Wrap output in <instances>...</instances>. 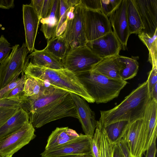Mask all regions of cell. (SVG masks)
Returning <instances> with one entry per match:
<instances>
[{
	"mask_svg": "<svg viewBox=\"0 0 157 157\" xmlns=\"http://www.w3.org/2000/svg\"><path fill=\"white\" fill-rule=\"evenodd\" d=\"M20 107L27 113L34 128L65 117L78 118L70 93L47 84L36 98L26 97Z\"/></svg>",
	"mask_w": 157,
	"mask_h": 157,
	"instance_id": "obj_1",
	"label": "cell"
},
{
	"mask_svg": "<svg viewBox=\"0 0 157 157\" xmlns=\"http://www.w3.org/2000/svg\"><path fill=\"white\" fill-rule=\"evenodd\" d=\"M149 98L147 80L133 90L113 108L101 111L99 121L103 127L120 121L129 123L142 119Z\"/></svg>",
	"mask_w": 157,
	"mask_h": 157,
	"instance_id": "obj_2",
	"label": "cell"
},
{
	"mask_svg": "<svg viewBox=\"0 0 157 157\" xmlns=\"http://www.w3.org/2000/svg\"><path fill=\"white\" fill-rule=\"evenodd\" d=\"M23 72L55 88L78 95L89 103L95 102L77 76L66 69H54L35 65L29 62L27 58Z\"/></svg>",
	"mask_w": 157,
	"mask_h": 157,
	"instance_id": "obj_3",
	"label": "cell"
},
{
	"mask_svg": "<svg viewBox=\"0 0 157 157\" xmlns=\"http://www.w3.org/2000/svg\"><path fill=\"white\" fill-rule=\"evenodd\" d=\"M88 94L97 104L106 103L118 97L128 83L90 70L76 75Z\"/></svg>",
	"mask_w": 157,
	"mask_h": 157,
	"instance_id": "obj_4",
	"label": "cell"
},
{
	"mask_svg": "<svg viewBox=\"0 0 157 157\" xmlns=\"http://www.w3.org/2000/svg\"><path fill=\"white\" fill-rule=\"evenodd\" d=\"M29 51L25 43L12 47L11 52L0 64V90L16 79L23 72Z\"/></svg>",
	"mask_w": 157,
	"mask_h": 157,
	"instance_id": "obj_5",
	"label": "cell"
},
{
	"mask_svg": "<svg viewBox=\"0 0 157 157\" xmlns=\"http://www.w3.org/2000/svg\"><path fill=\"white\" fill-rule=\"evenodd\" d=\"M102 59L86 45L70 49L62 63L64 68L76 75L91 70Z\"/></svg>",
	"mask_w": 157,
	"mask_h": 157,
	"instance_id": "obj_6",
	"label": "cell"
},
{
	"mask_svg": "<svg viewBox=\"0 0 157 157\" xmlns=\"http://www.w3.org/2000/svg\"><path fill=\"white\" fill-rule=\"evenodd\" d=\"M85 9L81 3L75 8L74 18L67 20L65 30L61 35L70 49L86 46L88 42L85 31Z\"/></svg>",
	"mask_w": 157,
	"mask_h": 157,
	"instance_id": "obj_7",
	"label": "cell"
},
{
	"mask_svg": "<svg viewBox=\"0 0 157 157\" xmlns=\"http://www.w3.org/2000/svg\"><path fill=\"white\" fill-rule=\"evenodd\" d=\"M35 129L29 121L18 130L0 140V155H13L36 136Z\"/></svg>",
	"mask_w": 157,
	"mask_h": 157,
	"instance_id": "obj_8",
	"label": "cell"
},
{
	"mask_svg": "<svg viewBox=\"0 0 157 157\" xmlns=\"http://www.w3.org/2000/svg\"><path fill=\"white\" fill-rule=\"evenodd\" d=\"M84 21L86 36L88 42L112 31L108 17L100 11L85 8Z\"/></svg>",
	"mask_w": 157,
	"mask_h": 157,
	"instance_id": "obj_9",
	"label": "cell"
},
{
	"mask_svg": "<svg viewBox=\"0 0 157 157\" xmlns=\"http://www.w3.org/2000/svg\"><path fill=\"white\" fill-rule=\"evenodd\" d=\"M92 139L85 134H80V136L74 140L57 148L45 150L40 155L41 157H56L71 155H91Z\"/></svg>",
	"mask_w": 157,
	"mask_h": 157,
	"instance_id": "obj_10",
	"label": "cell"
},
{
	"mask_svg": "<svg viewBox=\"0 0 157 157\" xmlns=\"http://www.w3.org/2000/svg\"><path fill=\"white\" fill-rule=\"evenodd\" d=\"M122 138L128 144L130 156L142 157L145 142L143 119L129 123Z\"/></svg>",
	"mask_w": 157,
	"mask_h": 157,
	"instance_id": "obj_11",
	"label": "cell"
},
{
	"mask_svg": "<svg viewBox=\"0 0 157 157\" xmlns=\"http://www.w3.org/2000/svg\"><path fill=\"white\" fill-rule=\"evenodd\" d=\"M141 19L142 30L150 37L157 31V0H133Z\"/></svg>",
	"mask_w": 157,
	"mask_h": 157,
	"instance_id": "obj_12",
	"label": "cell"
},
{
	"mask_svg": "<svg viewBox=\"0 0 157 157\" xmlns=\"http://www.w3.org/2000/svg\"><path fill=\"white\" fill-rule=\"evenodd\" d=\"M127 0H121L118 7L109 17L113 33L125 50L129 37V32L127 14Z\"/></svg>",
	"mask_w": 157,
	"mask_h": 157,
	"instance_id": "obj_13",
	"label": "cell"
},
{
	"mask_svg": "<svg viewBox=\"0 0 157 157\" xmlns=\"http://www.w3.org/2000/svg\"><path fill=\"white\" fill-rule=\"evenodd\" d=\"M86 45L100 58L119 55L121 44L113 31L96 40L88 42Z\"/></svg>",
	"mask_w": 157,
	"mask_h": 157,
	"instance_id": "obj_14",
	"label": "cell"
},
{
	"mask_svg": "<svg viewBox=\"0 0 157 157\" xmlns=\"http://www.w3.org/2000/svg\"><path fill=\"white\" fill-rule=\"evenodd\" d=\"M73 99L85 135L92 138L97 126V121L94 112L92 111L86 101L79 95L70 93Z\"/></svg>",
	"mask_w": 157,
	"mask_h": 157,
	"instance_id": "obj_15",
	"label": "cell"
},
{
	"mask_svg": "<svg viewBox=\"0 0 157 157\" xmlns=\"http://www.w3.org/2000/svg\"><path fill=\"white\" fill-rule=\"evenodd\" d=\"M23 19L25 44L29 52L35 49L34 44L40 19L34 8L30 4L22 6Z\"/></svg>",
	"mask_w": 157,
	"mask_h": 157,
	"instance_id": "obj_16",
	"label": "cell"
},
{
	"mask_svg": "<svg viewBox=\"0 0 157 157\" xmlns=\"http://www.w3.org/2000/svg\"><path fill=\"white\" fill-rule=\"evenodd\" d=\"M143 124L145 131V142L144 153L157 136V101L149 98L143 117Z\"/></svg>",
	"mask_w": 157,
	"mask_h": 157,
	"instance_id": "obj_17",
	"label": "cell"
},
{
	"mask_svg": "<svg viewBox=\"0 0 157 157\" xmlns=\"http://www.w3.org/2000/svg\"><path fill=\"white\" fill-rule=\"evenodd\" d=\"M80 135L75 130L68 127H57L49 136L45 150L63 145L77 139Z\"/></svg>",
	"mask_w": 157,
	"mask_h": 157,
	"instance_id": "obj_18",
	"label": "cell"
},
{
	"mask_svg": "<svg viewBox=\"0 0 157 157\" xmlns=\"http://www.w3.org/2000/svg\"><path fill=\"white\" fill-rule=\"evenodd\" d=\"M119 55L102 59L91 70L112 79L121 80L119 74L121 66Z\"/></svg>",
	"mask_w": 157,
	"mask_h": 157,
	"instance_id": "obj_19",
	"label": "cell"
},
{
	"mask_svg": "<svg viewBox=\"0 0 157 157\" xmlns=\"http://www.w3.org/2000/svg\"><path fill=\"white\" fill-rule=\"evenodd\" d=\"M27 58L33 64L54 69L64 68L62 61L46 50L34 49Z\"/></svg>",
	"mask_w": 157,
	"mask_h": 157,
	"instance_id": "obj_20",
	"label": "cell"
},
{
	"mask_svg": "<svg viewBox=\"0 0 157 157\" xmlns=\"http://www.w3.org/2000/svg\"><path fill=\"white\" fill-rule=\"evenodd\" d=\"M29 121L27 113L20 107L13 115L0 127V140L16 132Z\"/></svg>",
	"mask_w": 157,
	"mask_h": 157,
	"instance_id": "obj_21",
	"label": "cell"
},
{
	"mask_svg": "<svg viewBox=\"0 0 157 157\" xmlns=\"http://www.w3.org/2000/svg\"><path fill=\"white\" fill-rule=\"evenodd\" d=\"M59 0H54L49 16L46 18L40 20L42 24L40 30L48 40L56 36L59 19Z\"/></svg>",
	"mask_w": 157,
	"mask_h": 157,
	"instance_id": "obj_22",
	"label": "cell"
},
{
	"mask_svg": "<svg viewBox=\"0 0 157 157\" xmlns=\"http://www.w3.org/2000/svg\"><path fill=\"white\" fill-rule=\"evenodd\" d=\"M120 68L119 75L124 81L130 79L137 74L139 64L137 57L132 56L131 58L119 55Z\"/></svg>",
	"mask_w": 157,
	"mask_h": 157,
	"instance_id": "obj_23",
	"label": "cell"
},
{
	"mask_svg": "<svg viewBox=\"0 0 157 157\" xmlns=\"http://www.w3.org/2000/svg\"><path fill=\"white\" fill-rule=\"evenodd\" d=\"M45 48L62 61L70 49L67 43L61 35L48 40L47 45Z\"/></svg>",
	"mask_w": 157,
	"mask_h": 157,
	"instance_id": "obj_24",
	"label": "cell"
},
{
	"mask_svg": "<svg viewBox=\"0 0 157 157\" xmlns=\"http://www.w3.org/2000/svg\"><path fill=\"white\" fill-rule=\"evenodd\" d=\"M127 14L130 35L138 34L143 30V26L133 0H127Z\"/></svg>",
	"mask_w": 157,
	"mask_h": 157,
	"instance_id": "obj_25",
	"label": "cell"
},
{
	"mask_svg": "<svg viewBox=\"0 0 157 157\" xmlns=\"http://www.w3.org/2000/svg\"><path fill=\"white\" fill-rule=\"evenodd\" d=\"M25 75L23 90L24 95L30 98H36L39 95L46 84L41 80L25 74Z\"/></svg>",
	"mask_w": 157,
	"mask_h": 157,
	"instance_id": "obj_26",
	"label": "cell"
},
{
	"mask_svg": "<svg viewBox=\"0 0 157 157\" xmlns=\"http://www.w3.org/2000/svg\"><path fill=\"white\" fill-rule=\"evenodd\" d=\"M157 31L152 37L150 36L142 31L138 34L140 40L148 49V60L152 67L157 66Z\"/></svg>",
	"mask_w": 157,
	"mask_h": 157,
	"instance_id": "obj_27",
	"label": "cell"
},
{
	"mask_svg": "<svg viewBox=\"0 0 157 157\" xmlns=\"http://www.w3.org/2000/svg\"><path fill=\"white\" fill-rule=\"evenodd\" d=\"M129 123L126 121H120L104 127L109 138L112 143L116 144L122 138Z\"/></svg>",
	"mask_w": 157,
	"mask_h": 157,
	"instance_id": "obj_28",
	"label": "cell"
},
{
	"mask_svg": "<svg viewBox=\"0 0 157 157\" xmlns=\"http://www.w3.org/2000/svg\"><path fill=\"white\" fill-rule=\"evenodd\" d=\"M99 129L100 157H113L114 144L109 138L104 127L97 121Z\"/></svg>",
	"mask_w": 157,
	"mask_h": 157,
	"instance_id": "obj_29",
	"label": "cell"
},
{
	"mask_svg": "<svg viewBox=\"0 0 157 157\" xmlns=\"http://www.w3.org/2000/svg\"><path fill=\"white\" fill-rule=\"evenodd\" d=\"M69 8L66 0H59V16L56 36L61 35L65 30L67 21V13Z\"/></svg>",
	"mask_w": 157,
	"mask_h": 157,
	"instance_id": "obj_30",
	"label": "cell"
},
{
	"mask_svg": "<svg viewBox=\"0 0 157 157\" xmlns=\"http://www.w3.org/2000/svg\"><path fill=\"white\" fill-rule=\"evenodd\" d=\"M121 0H101V12L109 17L118 7Z\"/></svg>",
	"mask_w": 157,
	"mask_h": 157,
	"instance_id": "obj_31",
	"label": "cell"
},
{
	"mask_svg": "<svg viewBox=\"0 0 157 157\" xmlns=\"http://www.w3.org/2000/svg\"><path fill=\"white\" fill-rule=\"evenodd\" d=\"M20 108L18 106L0 107V127L13 115Z\"/></svg>",
	"mask_w": 157,
	"mask_h": 157,
	"instance_id": "obj_32",
	"label": "cell"
},
{
	"mask_svg": "<svg viewBox=\"0 0 157 157\" xmlns=\"http://www.w3.org/2000/svg\"><path fill=\"white\" fill-rule=\"evenodd\" d=\"M12 49L10 44L2 35L0 37V64L9 56Z\"/></svg>",
	"mask_w": 157,
	"mask_h": 157,
	"instance_id": "obj_33",
	"label": "cell"
},
{
	"mask_svg": "<svg viewBox=\"0 0 157 157\" xmlns=\"http://www.w3.org/2000/svg\"><path fill=\"white\" fill-rule=\"evenodd\" d=\"M99 133V128L97 124L95 131L91 142V150L92 157H100Z\"/></svg>",
	"mask_w": 157,
	"mask_h": 157,
	"instance_id": "obj_34",
	"label": "cell"
},
{
	"mask_svg": "<svg viewBox=\"0 0 157 157\" xmlns=\"http://www.w3.org/2000/svg\"><path fill=\"white\" fill-rule=\"evenodd\" d=\"M25 81V77L24 79L15 87L6 94L2 98L22 97L25 96L23 92Z\"/></svg>",
	"mask_w": 157,
	"mask_h": 157,
	"instance_id": "obj_35",
	"label": "cell"
},
{
	"mask_svg": "<svg viewBox=\"0 0 157 157\" xmlns=\"http://www.w3.org/2000/svg\"><path fill=\"white\" fill-rule=\"evenodd\" d=\"M22 100V98L21 97L0 98V107L5 106L21 107Z\"/></svg>",
	"mask_w": 157,
	"mask_h": 157,
	"instance_id": "obj_36",
	"label": "cell"
},
{
	"mask_svg": "<svg viewBox=\"0 0 157 157\" xmlns=\"http://www.w3.org/2000/svg\"><path fill=\"white\" fill-rule=\"evenodd\" d=\"M25 75L24 72L22 73L21 78H18L10 83L4 87L0 90V98L6 93L9 92L20 83L25 78Z\"/></svg>",
	"mask_w": 157,
	"mask_h": 157,
	"instance_id": "obj_37",
	"label": "cell"
},
{
	"mask_svg": "<svg viewBox=\"0 0 157 157\" xmlns=\"http://www.w3.org/2000/svg\"><path fill=\"white\" fill-rule=\"evenodd\" d=\"M147 81L149 94L154 86L157 83V66L152 67L148 73Z\"/></svg>",
	"mask_w": 157,
	"mask_h": 157,
	"instance_id": "obj_38",
	"label": "cell"
},
{
	"mask_svg": "<svg viewBox=\"0 0 157 157\" xmlns=\"http://www.w3.org/2000/svg\"><path fill=\"white\" fill-rule=\"evenodd\" d=\"M81 3L86 9L100 11L101 0H81Z\"/></svg>",
	"mask_w": 157,
	"mask_h": 157,
	"instance_id": "obj_39",
	"label": "cell"
},
{
	"mask_svg": "<svg viewBox=\"0 0 157 157\" xmlns=\"http://www.w3.org/2000/svg\"><path fill=\"white\" fill-rule=\"evenodd\" d=\"M54 0H44L40 16V20L48 17L50 15Z\"/></svg>",
	"mask_w": 157,
	"mask_h": 157,
	"instance_id": "obj_40",
	"label": "cell"
},
{
	"mask_svg": "<svg viewBox=\"0 0 157 157\" xmlns=\"http://www.w3.org/2000/svg\"><path fill=\"white\" fill-rule=\"evenodd\" d=\"M125 157H130V152L126 142L123 139L117 144Z\"/></svg>",
	"mask_w": 157,
	"mask_h": 157,
	"instance_id": "obj_41",
	"label": "cell"
},
{
	"mask_svg": "<svg viewBox=\"0 0 157 157\" xmlns=\"http://www.w3.org/2000/svg\"><path fill=\"white\" fill-rule=\"evenodd\" d=\"M157 136H155L151 146L146 151L145 157H155L157 151L156 146V140Z\"/></svg>",
	"mask_w": 157,
	"mask_h": 157,
	"instance_id": "obj_42",
	"label": "cell"
},
{
	"mask_svg": "<svg viewBox=\"0 0 157 157\" xmlns=\"http://www.w3.org/2000/svg\"><path fill=\"white\" fill-rule=\"evenodd\" d=\"M44 0H32L29 4L35 9L40 19L41 11Z\"/></svg>",
	"mask_w": 157,
	"mask_h": 157,
	"instance_id": "obj_43",
	"label": "cell"
},
{
	"mask_svg": "<svg viewBox=\"0 0 157 157\" xmlns=\"http://www.w3.org/2000/svg\"><path fill=\"white\" fill-rule=\"evenodd\" d=\"M14 7V0H0V8L9 9Z\"/></svg>",
	"mask_w": 157,
	"mask_h": 157,
	"instance_id": "obj_44",
	"label": "cell"
},
{
	"mask_svg": "<svg viewBox=\"0 0 157 157\" xmlns=\"http://www.w3.org/2000/svg\"><path fill=\"white\" fill-rule=\"evenodd\" d=\"M113 157H125L117 144L114 145Z\"/></svg>",
	"mask_w": 157,
	"mask_h": 157,
	"instance_id": "obj_45",
	"label": "cell"
},
{
	"mask_svg": "<svg viewBox=\"0 0 157 157\" xmlns=\"http://www.w3.org/2000/svg\"><path fill=\"white\" fill-rule=\"evenodd\" d=\"M149 98L157 101V83L154 86L149 94Z\"/></svg>",
	"mask_w": 157,
	"mask_h": 157,
	"instance_id": "obj_46",
	"label": "cell"
},
{
	"mask_svg": "<svg viewBox=\"0 0 157 157\" xmlns=\"http://www.w3.org/2000/svg\"><path fill=\"white\" fill-rule=\"evenodd\" d=\"M70 7H76L81 4V0H66Z\"/></svg>",
	"mask_w": 157,
	"mask_h": 157,
	"instance_id": "obj_47",
	"label": "cell"
},
{
	"mask_svg": "<svg viewBox=\"0 0 157 157\" xmlns=\"http://www.w3.org/2000/svg\"><path fill=\"white\" fill-rule=\"evenodd\" d=\"M75 7H70L69 10L67 13V20H70L72 19L74 16V11Z\"/></svg>",
	"mask_w": 157,
	"mask_h": 157,
	"instance_id": "obj_48",
	"label": "cell"
},
{
	"mask_svg": "<svg viewBox=\"0 0 157 157\" xmlns=\"http://www.w3.org/2000/svg\"><path fill=\"white\" fill-rule=\"evenodd\" d=\"M81 155H71L58 156L56 157H80Z\"/></svg>",
	"mask_w": 157,
	"mask_h": 157,
	"instance_id": "obj_49",
	"label": "cell"
},
{
	"mask_svg": "<svg viewBox=\"0 0 157 157\" xmlns=\"http://www.w3.org/2000/svg\"><path fill=\"white\" fill-rule=\"evenodd\" d=\"M91 155H84V156H81L80 157H91Z\"/></svg>",
	"mask_w": 157,
	"mask_h": 157,
	"instance_id": "obj_50",
	"label": "cell"
},
{
	"mask_svg": "<svg viewBox=\"0 0 157 157\" xmlns=\"http://www.w3.org/2000/svg\"><path fill=\"white\" fill-rule=\"evenodd\" d=\"M12 155H7V156H3L2 157H12Z\"/></svg>",
	"mask_w": 157,
	"mask_h": 157,
	"instance_id": "obj_51",
	"label": "cell"
},
{
	"mask_svg": "<svg viewBox=\"0 0 157 157\" xmlns=\"http://www.w3.org/2000/svg\"><path fill=\"white\" fill-rule=\"evenodd\" d=\"M0 157H2V156H1L0 155Z\"/></svg>",
	"mask_w": 157,
	"mask_h": 157,
	"instance_id": "obj_52",
	"label": "cell"
},
{
	"mask_svg": "<svg viewBox=\"0 0 157 157\" xmlns=\"http://www.w3.org/2000/svg\"><path fill=\"white\" fill-rule=\"evenodd\" d=\"M130 157H131V156H130Z\"/></svg>",
	"mask_w": 157,
	"mask_h": 157,
	"instance_id": "obj_53",
	"label": "cell"
},
{
	"mask_svg": "<svg viewBox=\"0 0 157 157\" xmlns=\"http://www.w3.org/2000/svg\"><path fill=\"white\" fill-rule=\"evenodd\" d=\"M91 157H92V156H91Z\"/></svg>",
	"mask_w": 157,
	"mask_h": 157,
	"instance_id": "obj_54",
	"label": "cell"
}]
</instances>
